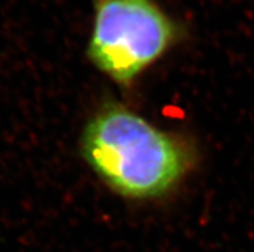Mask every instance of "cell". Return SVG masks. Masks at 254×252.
<instances>
[{
    "instance_id": "6da1fadb",
    "label": "cell",
    "mask_w": 254,
    "mask_h": 252,
    "mask_svg": "<svg viewBox=\"0 0 254 252\" xmlns=\"http://www.w3.org/2000/svg\"><path fill=\"white\" fill-rule=\"evenodd\" d=\"M80 143L90 169L111 191L130 200L168 195L195 162L184 138L160 130L116 102L103 104L92 116Z\"/></svg>"
},
{
    "instance_id": "7a4b0ae2",
    "label": "cell",
    "mask_w": 254,
    "mask_h": 252,
    "mask_svg": "<svg viewBox=\"0 0 254 252\" xmlns=\"http://www.w3.org/2000/svg\"><path fill=\"white\" fill-rule=\"evenodd\" d=\"M156 0H93L89 61L123 88L132 85L182 39Z\"/></svg>"
}]
</instances>
